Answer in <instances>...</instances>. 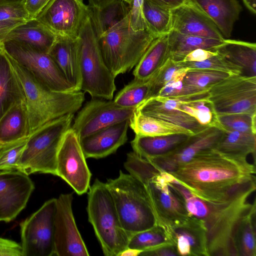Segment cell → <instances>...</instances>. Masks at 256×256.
<instances>
[{"label":"cell","instance_id":"cell-1","mask_svg":"<svg viewBox=\"0 0 256 256\" xmlns=\"http://www.w3.org/2000/svg\"><path fill=\"white\" fill-rule=\"evenodd\" d=\"M254 164L211 148L204 150L170 173L203 200L216 198L255 177Z\"/></svg>","mask_w":256,"mask_h":256},{"label":"cell","instance_id":"cell-2","mask_svg":"<svg viewBox=\"0 0 256 256\" xmlns=\"http://www.w3.org/2000/svg\"><path fill=\"white\" fill-rule=\"evenodd\" d=\"M256 188L254 178L216 198L204 200L209 208L204 220L209 256H238L234 241L236 228L241 218L252 206L248 199Z\"/></svg>","mask_w":256,"mask_h":256},{"label":"cell","instance_id":"cell-3","mask_svg":"<svg viewBox=\"0 0 256 256\" xmlns=\"http://www.w3.org/2000/svg\"><path fill=\"white\" fill-rule=\"evenodd\" d=\"M8 56L24 90L30 135L44 124L64 115L74 114L81 108L85 100L84 92L52 90Z\"/></svg>","mask_w":256,"mask_h":256},{"label":"cell","instance_id":"cell-4","mask_svg":"<svg viewBox=\"0 0 256 256\" xmlns=\"http://www.w3.org/2000/svg\"><path fill=\"white\" fill-rule=\"evenodd\" d=\"M106 184L129 238L158 225L148 193L139 180L120 170L118 177L108 180Z\"/></svg>","mask_w":256,"mask_h":256},{"label":"cell","instance_id":"cell-5","mask_svg":"<svg viewBox=\"0 0 256 256\" xmlns=\"http://www.w3.org/2000/svg\"><path fill=\"white\" fill-rule=\"evenodd\" d=\"M98 38L104 60L115 77L132 69L156 38L147 30H134L129 15Z\"/></svg>","mask_w":256,"mask_h":256},{"label":"cell","instance_id":"cell-6","mask_svg":"<svg viewBox=\"0 0 256 256\" xmlns=\"http://www.w3.org/2000/svg\"><path fill=\"white\" fill-rule=\"evenodd\" d=\"M88 196L89 222L106 256H120L128 247L129 236L119 219L111 194L106 184L96 179Z\"/></svg>","mask_w":256,"mask_h":256},{"label":"cell","instance_id":"cell-7","mask_svg":"<svg viewBox=\"0 0 256 256\" xmlns=\"http://www.w3.org/2000/svg\"><path fill=\"white\" fill-rule=\"evenodd\" d=\"M77 41L81 90L93 98L112 100L116 90V77L104 60L97 34L88 14L80 27Z\"/></svg>","mask_w":256,"mask_h":256},{"label":"cell","instance_id":"cell-8","mask_svg":"<svg viewBox=\"0 0 256 256\" xmlns=\"http://www.w3.org/2000/svg\"><path fill=\"white\" fill-rule=\"evenodd\" d=\"M74 114H70L42 126L28 138L17 170L56 176V158L62 139L72 126Z\"/></svg>","mask_w":256,"mask_h":256},{"label":"cell","instance_id":"cell-9","mask_svg":"<svg viewBox=\"0 0 256 256\" xmlns=\"http://www.w3.org/2000/svg\"><path fill=\"white\" fill-rule=\"evenodd\" d=\"M208 94L216 115L256 114V76L230 75L210 87Z\"/></svg>","mask_w":256,"mask_h":256},{"label":"cell","instance_id":"cell-10","mask_svg":"<svg viewBox=\"0 0 256 256\" xmlns=\"http://www.w3.org/2000/svg\"><path fill=\"white\" fill-rule=\"evenodd\" d=\"M2 46L8 56L52 90L74 92L48 53L28 44L12 40L4 42Z\"/></svg>","mask_w":256,"mask_h":256},{"label":"cell","instance_id":"cell-11","mask_svg":"<svg viewBox=\"0 0 256 256\" xmlns=\"http://www.w3.org/2000/svg\"><path fill=\"white\" fill-rule=\"evenodd\" d=\"M56 206L48 200L20 224L23 256H54Z\"/></svg>","mask_w":256,"mask_h":256},{"label":"cell","instance_id":"cell-12","mask_svg":"<svg viewBox=\"0 0 256 256\" xmlns=\"http://www.w3.org/2000/svg\"><path fill=\"white\" fill-rule=\"evenodd\" d=\"M56 176L78 195L88 192L90 186L92 174L80 140L71 128L64 134L58 150Z\"/></svg>","mask_w":256,"mask_h":256},{"label":"cell","instance_id":"cell-13","mask_svg":"<svg viewBox=\"0 0 256 256\" xmlns=\"http://www.w3.org/2000/svg\"><path fill=\"white\" fill-rule=\"evenodd\" d=\"M135 110L120 107L114 100L93 98L78 112L71 128L80 140L104 128L129 120Z\"/></svg>","mask_w":256,"mask_h":256},{"label":"cell","instance_id":"cell-14","mask_svg":"<svg viewBox=\"0 0 256 256\" xmlns=\"http://www.w3.org/2000/svg\"><path fill=\"white\" fill-rule=\"evenodd\" d=\"M88 14L83 0H50L36 18L56 36L76 38Z\"/></svg>","mask_w":256,"mask_h":256},{"label":"cell","instance_id":"cell-15","mask_svg":"<svg viewBox=\"0 0 256 256\" xmlns=\"http://www.w3.org/2000/svg\"><path fill=\"white\" fill-rule=\"evenodd\" d=\"M73 193L56 198L54 215V256H89L76 226L72 210Z\"/></svg>","mask_w":256,"mask_h":256},{"label":"cell","instance_id":"cell-16","mask_svg":"<svg viewBox=\"0 0 256 256\" xmlns=\"http://www.w3.org/2000/svg\"><path fill=\"white\" fill-rule=\"evenodd\" d=\"M208 97V90L180 97L154 96L142 102L136 110L142 114L182 126L195 134L208 126L200 124L195 118L178 109L177 106L180 104Z\"/></svg>","mask_w":256,"mask_h":256},{"label":"cell","instance_id":"cell-17","mask_svg":"<svg viewBox=\"0 0 256 256\" xmlns=\"http://www.w3.org/2000/svg\"><path fill=\"white\" fill-rule=\"evenodd\" d=\"M34 189L26 174L18 170L0 171V222L13 220L26 207Z\"/></svg>","mask_w":256,"mask_h":256},{"label":"cell","instance_id":"cell-18","mask_svg":"<svg viewBox=\"0 0 256 256\" xmlns=\"http://www.w3.org/2000/svg\"><path fill=\"white\" fill-rule=\"evenodd\" d=\"M223 134L222 128L209 126L192 135L178 148L164 156L148 160L161 172L170 174L200 152L214 148Z\"/></svg>","mask_w":256,"mask_h":256},{"label":"cell","instance_id":"cell-19","mask_svg":"<svg viewBox=\"0 0 256 256\" xmlns=\"http://www.w3.org/2000/svg\"><path fill=\"white\" fill-rule=\"evenodd\" d=\"M172 30L198 36L225 39L210 18L188 0L172 10Z\"/></svg>","mask_w":256,"mask_h":256},{"label":"cell","instance_id":"cell-20","mask_svg":"<svg viewBox=\"0 0 256 256\" xmlns=\"http://www.w3.org/2000/svg\"><path fill=\"white\" fill-rule=\"evenodd\" d=\"M169 233L178 256H209L203 220L190 216L182 222L172 226Z\"/></svg>","mask_w":256,"mask_h":256},{"label":"cell","instance_id":"cell-21","mask_svg":"<svg viewBox=\"0 0 256 256\" xmlns=\"http://www.w3.org/2000/svg\"><path fill=\"white\" fill-rule=\"evenodd\" d=\"M129 120L104 128L80 140L85 157L98 159L115 153L128 140Z\"/></svg>","mask_w":256,"mask_h":256},{"label":"cell","instance_id":"cell-22","mask_svg":"<svg viewBox=\"0 0 256 256\" xmlns=\"http://www.w3.org/2000/svg\"><path fill=\"white\" fill-rule=\"evenodd\" d=\"M48 54L74 90H81L82 79L77 38L56 36Z\"/></svg>","mask_w":256,"mask_h":256},{"label":"cell","instance_id":"cell-23","mask_svg":"<svg viewBox=\"0 0 256 256\" xmlns=\"http://www.w3.org/2000/svg\"><path fill=\"white\" fill-rule=\"evenodd\" d=\"M87 7L98 37L128 16L130 10L124 0H88Z\"/></svg>","mask_w":256,"mask_h":256},{"label":"cell","instance_id":"cell-24","mask_svg":"<svg viewBox=\"0 0 256 256\" xmlns=\"http://www.w3.org/2000/svg\"><path fill=\"white\" fill-rule=\"evenodd\" d=\"M196 5L216 26L225 39L231 36L242 8L237 0H188Z\"/></svg>","mask_w":256,"mask_h":256},{"label":"cell","instance_id":"cell-25","mask_svg":"<svg viewBox=\"0 0 256 256\" xmlns=\"http://www.w3.org/2000/svg\"><path fill=\"white\" fill-rule=\"evenodd\" d=\"M190 136L184 134L158 136L136 134L131 142V146L133 152L148 160L172 152L183 144Z\"/></svg>","mask_w":256,"mask_h":256},{"label":"cell","instance_id":"cell-26","mask_svg":"<svg viewBox=\"0 0 256 256\" xmlns=\"http://www.w3.org/2000/svg\"><path fill=\"white\" fill-rule=\"evenodd\" d=\"M25 100L15 103L0 118V145L10 144L30 136Z\"/></svg>","mask_w":256,"mask_h":256},{"label":"cell","instance_id":"cell-27","mask_svg":"<svg viewBox=\"0 0 256 256\" xmlns=\"http://www.w3.org/2000/svg\"><path fill=\"white\" fill-rule=\"evenodd\" d=\"M211 50L241 68L243 75L256 76V43L224 39L221 44Z\"/></svg>","mask_w":256,"mask_h":256},{"label":"cell","instance_id":"cell-28","mask_svg":"<svg viewBox=\"0 0 256 256\" xmlns=\"http://www.w3.org/2000/svg\"><path fill=\"white\" fill-rule=\"evenodd\" d=\"M56 36L36 18L30 19L14 28L4 41L12 40L28 44L48 53Z\"/></svg>","mask_w":256,"mask_h":256},{"label":"cell","instance_id":"cell-29","mask_svg":"<svg viewBox=\"0 0 256 256\" xmlns=\"http://www.w3.org/2000/svg\"><path fill=\"white\" fill-rule=\"evenodd\" d=\"M24 100L22 84L2 46L0 50V118L14 104Z\"/></svg>","mask_w":256,"mask_h":256},{"label":"cell","instance_id":"cell-30","mask_svg":"<svg viewBox=\"0 0 256 256\" xmlns=\"http://www.w3.org/2000/svg\"><path fill=\"white\" fill-rule=\"evenodd\" d=\"M168 34L154 38L135 66L134 78L147 80L169 58Z\"/></svg>","mask_w":256,"mask_h":256},{"label":"cell","instance_id":"cell-31","mask_svg":"<svg viewBox=\"0 0 256 256\" xmlns=\"http://www.w3.org/2000/svg\"><path fill=\"white\" fill-rule=\"evenodd\" d=\"M222 137L214 149L220 153L238 160L255 156L256 134L222 129Z\"/></svg>","mask_w":256,"mask_h":256},{"label":"cell","instance_id":"cell-32","mask_svg":"<svg viewBox=\"0 0 256 256\" xmlns=\"http://www.w3.org/2000/svg\"><path fill=\"white\" fill-rule=\"evenodd\" d=\"M169 58L182 62L186 54L198 48L211 50L224 40L182 34L171 30L168 34Z\"/></svg>","mask_w":256,"mask_h":256},{"label":"cell","instance_id":"cell-33","mask_svg":"<svg viewBox=\"0 0 256 256\" xmlns=\"http://www.w3.org/2000/svg\"><path fill=\"white\" fill-rule=\"evenodd\" d=\"M129 126L136 134L158 136L174 134L193 135L190 130L163 120L147 116L135 110L129 120Z\"/></svg>","mask_w":256,"mask_h":256},{"label":"cell","instance_id":"cell-34","mask_svg":"<svg viewBox=\"0 0 256 256\" xmlns=\"http://www.w3.org/2000/svg\"><path fill=\"white\" fill-rule=\"evenodd\" d=\"M256 200L237 225L234 241L238 256H256Z\"/></svg>","mask_w":256,"mask_h":256},{"label":"cell","instance_id":"cell-35","mask_svg":"<svg viewBox=\"0 0 256 256\" xmlns=\"http://www.w3.org/2000/svg\"><path fill=\"white\" fill-rule=\"evenodd\" d=\"M142 14L146 30L155 38L167 34L172 30V10L144 0Z\"/></svg>","mask_w":256,"mask_h":256},{"label":"cell","instance_id":"cell-36","mask_svg":"<svg viewBox=\"0 0 256 256\" xmlns=\"http://www.w3.org/2000/svg\"><path fill=\"white\" fill-rule=\"evenodd\" d=\"M168 244H174L168 230L160 225H156L132 235L129 238L127 248L142 252Z\"/></svg>","mask_w":256,"mask_h":256},{"label":"cell","instance_id":"cell-37","mask_svg":"<svg viewBox=\"0 0 256 256\" xmlns=\"http://www.w3.org/2000/svg\"><path fill=\"white\" fill-rule=\"evenodd\" d=\"M149 90L148 80H141L134 78L118 92L114 102L122 108H136L148 98Z\"/></svg>","mask_w":256,"mask_h":256},{"label":"cell","instance_id":"cell-38","mask_svg":"<svg viewBox=\"0 0 256 256\" xmlns=\"http://www.w3.org/2000/svg\"><path fill=\"white\" fill-rule=\"evenodd\" d=\"M188 69L184 66L182 62H175L168 58L164 64L148 79V98L156 96L168 82Z\"/></svg>","mask_w":256,"mask_h":256},{"label":"cell","instance_id":"cell-39","mask_svg":"<svg viewBox=\"0 0 256 256\" xmlns=\"http://www.w3.org/2000/svg\"><path fill=\"white\" fill-rule=\"evenodd\" d=\"M177 108L195 118L202 126L220 128L208 98L180 104Z\"/></svg>","mask_w":256,"mask_h":256},{"label":"cell","instance_id":"cell-40","mask_svg":"<svg viewBox=\"0 0 256 256\" xmlns=\"http://www.w3.org/2000/svg\"><path fill=\"white\" fill-rule=\"evenodd\" d=\"M222 129L256 134V114H228L216 115Z\"/></svg>","mask_w":256,"mask_h":256},{"label":"cell","instance_id":"cell-41","mask_svg":"<svg viewBox=\"0 0 256 256\" xmlns=\"http://www.w3.org/2000/svg\"><path fill=\"white\" fill-rule=\"evenodd\" d=\"M182 62L184 66L189 69H205L225 72L230 75H243L241 68L218 54L202 62Z\"/></svg>","mask_w":256,"mask_h":256},{"label":"cell","instance_id":"cell-42","mask_svg":"<svg viewBox=\"0 0 256 256\" xmlns=\"http://www.w3.org/2000/svg\"><path fill=\"white\" fill-rule=\"evenodd\" d=\"M230 74L205 69H188L182 81L190 85L208 88L212 85L227 78Z\"/></svg>","mask_w":256,"mask_h":256},{"label":"cell","instance_id":"cell-43","mask_svg":"<svg viewBox=\"0 0 256 256\" xmlns=\"http://www.w3.org/2000/svg\"><path fill=\"white\" fill-rule=\"evenodd\" d=\"M28 138L1 145L0 171L17 170L18 163L26 146Z\"/></svg>","mask_w":256,"mask_h":256},{"label":"cell","instance_id":"cell-44","mask_svg":"<svg viewBox=\"0 0 256 256\" xmlns=\"http://www.w3.org/2000/svg\"><path fill=\"white\" fill-rule=\"evenodd\" d=\"M186 72L180 74L168 82L158 93L156 96L180 97L202 92L208 88H202L187 84L182 81Z\"/></svg>","mask_w":256,"mask_h":256},{"label":"cell","instance_id":"cell-45","mask_svg":"<svg viewBox=\"0 0 256 256\" xmlns=\"http://www.w3.org/2000/svg\"><path fill=\"white\" fill-rule=\"evenodd\" d=\"M30 20L24 5V0H0V20Z\"/></svg>","mask_w":256,"mask_h":256},{"label":"cell","instance_id":"cell-46","mask_svg":"<svg viewBox=\"0 0 256 256\" xmlns=\"http://www.w3.org/2000/svg\"><path fill=\"white\" fill-rule=\"evenodd\" d=\"M144 0H132L129 14V22L131 28L135 30H146L142 14Z\"/></svg>","mask_w":256,"mask_h":256},{"label":"cell","instance_id":"cell-47","mask_svg":"<svg viewBox=\"0 0 256 256\" xmlns=\"http://www.w3.org/2000/svg\"><path fill=\"white\" fill-rule=\"evenodd\" d=\"M0 256H23L21 244L0 237Z\"/></svg>","mask_w":256,"mask_h":256},{"label":"cell","instance_id":"cell-48","mask_svg":"<svg viewBox=\"0 0 256 256\" xmlns=\"http://www.w3.org/2000/svg\"><path fill=\"white\" fill-rule=\"evenodd\" d=\"M217 54H218L215 50L198 48L195 50L186 54L182 62H202Z\"/></svg>","mask_w":256,"mask_h":256},{"label":"cell","instance_id":"cell-49","mask_svg":"<svg viewBox=\"0 0 256 256\" xmlns=\"http://www.w3.org/2000/svg\"><path fill=\"white\" fill-rule=\"evenodd\" d=\"M50 0H24V5L30 19L36 18Z\"/></svg>","mask_w":256,"mask_h":256},{"label":"cell","instance_id":"cell-50","mask_svg":"<svg viewBox=\"0 0 256 256\" xmlns=\"http://www.w3.org/2000/svg\"><path fill=\"white\" fill-rule=\"evenodd\" d=\"M141 256H178L174 244H168L154 250L142 252Z\"/></svg>","mask_w":256,"mask_h":256},{"label":"cell","instance_id":"cell-51","mask_svg":"<svg viewBox=\"0 0 256 256\" xmlns=\"http://www.w3.org/2000/svg\"><path fill=\"white\" fill-rule=\"evenodd\" d=\"M26 21L28 20L16 19L0 20V44L4 42L7 36L14 28Z\"/></svg>","mask_w":256,"mask_h":256},{"label":"cell","instance_id":"cell-52","mask_svg":"<svg viewBox=\"0 0 256 256\" xmlns=\"http://www.w3.org/2000/svg\"><path fill=\"white\" fill-rule=\"evenodd\" d=\"M160 6L173 10L184 3L187 0H149Z\"/></svg>","mask_w":256,"mask_h":256},{"label":"cell","instance_id":"cell-53","mask_svg":"<svg viewBox=\"0 0 256 256\" xmlns=\"http://www.w3.org/2000/svg\"><path fill=\"white\" fill-rule=\"evenodd\" d=\"M242 2L249 11L255 14L256 13V0H242Z\"/></svg>","mask_w":256,"mask_h":256},{"label":"cell","instance_id":"cell-54","mask_svg":"<svg viewBox=\"0 0 256 256\" xmlns=\"http://www.w3.org/2000/svg\"><path fill=\"white\" fill-rule=\"evenodd\" d=\"M142 252L137 250L126 248L120 255V256H138Z\"/></svg>","mask_w":256,"mask_h":256},{"label":"cell","instance_id":"cell-55","mask_svg":"<svg viewBox=\"0 0 256 256\" xmlns=\"http://www.w3.org/2000/svg\"><path fill=\"white\" fill-rule=\"evenodd\" d=\"M126 2H128V4H130V6L132 4V0H124Z\"/></svg>","mask_w":256,"mask_h":256},{"label":"cell","instance_id":"cell-56","mask_svg":"<svg viewBox=\"0 0 256 256\" xmlns=\"http://www.w3.org/2000/svg\"><path fill=\"white\" fill-rule=\"evenodd\" d=\"M2 48V44H0V50H1Z\"/></svg>","mask_w":256,"mask_h":256},{"label":"cell","instance_id":"cell-57","mask_svg":"<svg viewBox=\"0 0 256 256\" xmlns=\"http://www.w3.org/2000/svg\"><path fill=\"white\" fill-rule=\"evenodd\" d=\"M0 146H1V145H0Z\"/></svg>","mask_w":256,"mask_h":256}]
</instances>
